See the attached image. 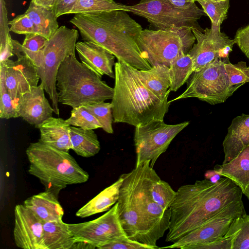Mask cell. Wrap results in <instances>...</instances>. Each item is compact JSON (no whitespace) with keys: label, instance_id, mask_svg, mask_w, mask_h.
I'll return each mask as SVG.
<instances>
[{"label":"cell","instance_id":"1","mask_svg":"<svg viewBox=\"0 0 249 249\" xmlns=\"http://www.w3.org/2000/svg\"><path fill=\"white\" fill-rule=\"evenodd\" d=\"M122 175L123 181L117 202L126 235L153 249H159L157 241L168 230L171 217L170 209H163L151 196V185L160 177L149 160Z\"/></svg>","mask_w":249,"mask_h":249},{"label":"cell","instance_id":"2","mask_svg":"<svg viewBox=\"0 0 249 249\" xmlns=\"http://www.w3.org/2000/svg\"><path fill=\"white\" fill-rule=\"evenodd\" d=\"M242 195L240 188L226 177L215 182L205 178L181 186L169 207L165 241L176 242L232 203L242 200Z\"/></svg>","mask_w":249,"mask_h":249},{"label":"cell","instance_id":"3","mask_svg":"<svg viewBox=\"0 0 249 249\" xmlns=\"http://www.w3.org/2000/svg\"><path fill=\"white\" fill-rule=\"evenodd\" d=\"M70 22L78 28L84 41L103 47L117 60L139 70L151 68L138 44L142 28L127 11L76 14Z\"/></svg>","mask_w":249,"mask_h":249},{"label":"cell","instance_id":"4","mask_svg":"<svg viewBox=\"0 0 249 249\" xmlns=\"http://www.w3.org/2000/svg\"><path fill=\"white\" fill-rule=\"evenodd\" d=\"M114 68L113 122L137 126L153 119L163 120L171 103L160 99L145 86L138 69L120 60Z\"/></svg>","mask_w":249,"mask_h":249},{"label":"cell","instance_id":"5","mask_svg":"<svg viewBox=\"0 0 249 249\" xmlns=\"http://www.w3.org/2000/svg\"><path fill=\"white\" fill-rule=\"evenodd\" d=\"M28 172L37 178L46 191L57 196L68 185L87 182L89 174L69 152L58 149L40 140L31 143L26 150Z\"/></svg>","mask_w":249,"mask_h":249},{"label":"cell","instance_id":"6","mask_svg":"<svg viewBox=\"0 0 249 249\" xmlns=\"http://www.w3.org/2000/svg\"><path fill=\"white\" fill-rule=\"evenodd\" d=\"M56 86L59 103L72 108L112 100L114 93L113 88L79 62L75 53L68 56L61 63Z\"/></svg>","mask_w":249,"mask_h":249},{"label":"cell","instance_id":"7","mask_svg":"<svg viewBox=\"0 0 249 249\" xmlns=\"http://www.w3.org/2000/svg\"><path fill=\"white\" fill-rule=\"evenodd\" d=\"M192 28L142 30L138 39L139 47L151 67L165 65L188 53L196 41Z\"/></svg>","mask_w":249,"mask_h":249},{"label":"cell","instance_id":"8","mask_svg":"<svg viewBox=\"0 0 249 249\" xmlns=\"http://www.w3.org/2000/svg\"><path fill=\"white\" fill-rule=\"evenodd\" d=\"M227 58H216L200 70L194 71L186 82L184 91L169 102L196 98L212 105L224 103L242 86L231 85L225 67Z\"/></svg>","mask_w":249,"mask_h":249},{"label":"cell","instance_id":"9","mask_svg":"<svg viewBox=\"0 0 249 249\" xmlns=\"http://www.w3.org/2000/svg\"><path fill=\"white\" fill-rule=\"evenodd\" d=\"M78 31L61 26L51 35L42 50L43 60L37 68L45 91L51 100L54 113L59 115L56 76L59 67L69 55L75 53Z\"/></svg>","mask_w":249,"mask_h":249},{"label":"cell","instance_id":"10","mask_svg":"<svg viewBox=\"0 0 249 249\" xmlns=\"http://www.w3.org/2000/svg\"><path fill=\"white\" fill-rule=\"evenodd\" d=\"M127 12L147 19L155 30L175 27H199L197 20L206 15L195 3L188 8H180L167 0H141L132 6L124 5Z\"/></svg>","mask_w":249,"mask_h":249},{"label":"cell","instance_id":"11","mask_svg":"<svg viewBox=\"0 0 249 249\" xmlns=\"http://www.w3.org/2000/svg\"><path fill=\"white\" fill-rule=\"evenodd\" d=\"M189 124V122L185 121L169 124L163 120L153 119L135 126V166L149 160L150 166L154 168L159 157L166 151L175 137Z\"/></svg>","mask_w":249,"mask_h":249},{"label":"cell","instance_id":"12","mask_svg":"<svg viewBox=\"0 0 249 249\" xmlns=\"http://www.w3.org/2000/svg\"><path fill=\"white\" fill-rule=\"evenodd\" d=\"M68 227L76 243H85L91 249H99L114 238L127 236L121 222L117 202L95 219L68 224Z\"/></svg>","mask_w":249,"mask_h":249},{"label":"cell","instance_id":"13","mask_svg":"<svg viewBox=\"0 0 249 249\" xmlns=\"http://www.w3.org/2000/svg\"><path fill=\"white\" fill-rule=\"evenodd\" d=\"M246 213L242 200L234 202L171 245L159 247V249H187L191 246L211 242L222 237L227 233L233 220Z\"/></svg>","mask_w":249,"mask_h":249},{"label":"cell","instance_id":"14","mask_svg":"<svg viewBox=\"0 0 249 249\" xmlns=\"http://www.w3.org/2000/svg\"><path fill=\"white\" fill-rule=\"evenodd\" d=\"M192 30L196 42L188 54L193 60L194 71L200 70L216 58L229 57L235 41L222 32L221 27L211 26L204 30L192 28Z\"/></svg>","mask_w":249,"mask_h":249},{"label":"cell","instance_id":"15","mask_svg":"<svg viewBox=\"0 0 249 249\" xmlns=\"http://www.w3.org/2000/svg\"><path fill=\"white\" fill-rule=\"evenodd\" d=\"M17 60L8 59L6 65L5 81L13 105L23 94L38 86L40 79L37 68L30 58L21 55Z\"/></svg>","mask_w":249,"mask_h":249},{"label":"cell","instance_id":"16","mask_svg":"<svg viewBox=\"0 0 249 249\" xmlns=\"http://www.w3.org/2000/svg\"><path fill=\"white\" fill-rule=\"evenodd\" d=\"M14 216L13 235L16 246L23 249H45L44 222L23 204L15 206Z\"/></svg>","mask_w":249,"mask_h":249},{"label":"cell","instance_id":"17","mask_svg":"<svg viewBox=\"0 0 249 249\" xmlns=\"http://www.w3.org/2000/svg\"><path fill=\"white\" fill-rule=\"evenodd\" d=\"M40 84L23 94L14 104L17 117H21L29 124L38 128L48 118L53 116L54 110L44 93Z\"/></svg>","mask_w":249,"mask_h":249},{"label":"cell","instance_id":"18","mask_svg":"<svg viewBox=\"0 0 249 249\" xmlns=\"http://www.w3.org/2000/svg\"><path fill=\"white\" fill-rule=\"evenodd\" d=\"M81 62L102 77L115 78V56L100 45L90 41H78L75 45Z\"/></svg>","mask_w":249,"mask_h":249},{"label":"cell","instance_id":"19","mask_svg":"<svg viewBox=\"0 0 249 249\" xmlns=\"http://www.w3.org/2000/svg\"><path fill=\"white\" fill-rule=\"evenodd\" d=\"M249 145V115L242 114L233 119L223 142L224 159L222 163L234 158Z\"/></svg>","mask_w":249,"mask_h":249},{"label":"cell","instance_id":"20","mask_svg":"<svg viewBox=\"0 0 249 249\" xmlns=\"http://www.w3.org/2000/svg\"><path fill=\"white\" fill-rule=\"evenodd\" d=\"M214 170L220 176L231 179L249 200V145L231 161L216 165Z\"/></svg>","mask_w":249,"mask_h":249},{"label":"cell","instance_id":"21","mask_svg":"<svg viewBox=\"0 0 249 249\" xmlns=\"http://www.w3.org/2000/svg\"><path fill=\"white\" fill-rule=\"evenodd\" d=\"M43 222L62 219L64 210L58 196L45 191L27 198L23 203Z\"/></svg>","mask_w":249,"mask_h":249},{"label":"cell","instance_id":"22","mask_svg":"<svg viewBox=\"0 0 249 249\" xmlns=\"http://www.w3.org/2000/svg\"><path fill=\"white\" fill-rule=\"evenodd\" d=\"M66 120L53 116L44 121L38 127L40 139L43 142L58 149L69 152L72 149L70 127Z\"/></svg>","mask_w":249,"mask_h":249},{"label":"cell","instance_id":"23","mask_svg":"<svg viewBox=\"0 0 249 249\" xmlns=\"http://www.w3.org/2000/svg\"><path fill=\"white\" fill-rule=\"evenodd\" d=\"M123 181V177L121 175L115 182L78 210L76 215L85 218L109 210L118 201Z\"/></svg>","mask_w":249,"mask_h":249},{"label":"cell","instance_id":"24","mask_svg":"<svg viewBox=\"0 0 249 249\" xmlns=\"http://www.w3.org/2000/svg\"><path fill=\"white\" fill-rule=\"evenodd\" d=\"M43 241L45 249H73L76 243L62 219L43 223Z\"/></svg>","mask_w":249,"mask_h":249},{"label":"cell","instance_id":"25","mask_svg":"<svg viewBox=\"0 0 249 249\" xmlns=\"http://www.w3.org/2000/svg\"><path fill=\"white\" fill-rule=\"evenodd\" d=\"M141 80L145 86L161 100H168L170 92V79L169 67L157 65L147 70H139Z\"/></svg>","mask_w":249,"mask_h":249},{"label":"cell","instance_id":"26","mask_svg":"<svg viewBox=\"0 0 249 249\" xmlns=\"http://www.w3.org/2000/svg\"><path fill=\"white\" fill-rule=\"evenodd\" d=\"M70 135L72 150L78 156L89 158L98 154L101 146L93 129L70 126Z\"/></svg>","mask_w":249,"mask_h":249},{"label":"cell","instance_id":"27","mask_svg":"<svg viewBox=\"0 0 249 249\" xmlns=\"http://www.w3.org/2000/svg\"><path fill=\"white\" fill-rule=\"evenodd\" d=\"M32 20L38 31V34L49 39L59 28L53 10H49L37 6L30 2L25 12Z\"/></svg>","mask_w":249,"mask_h":249},{"label":"cell","instance_id":"28","mask_svg":"<svg viewBox=\"0 0 249 249\" xmlns=\"http://www.w3.org/2000/svg\"><path fill=\"white\" fill-rule=\"evenodd\" d=\"M169 69L171 91L178 90L187 82L194 71L193 60L188 53L176 58L171 63Z\"/></svg>","mask_w":249,"mask_h":249},{"label":"cell","instance_id":"29","mask_svg":"<svg viewBox=\"0 0 249 249\" xmlns=\"http://www.w3.org/2000/svg\"><path fill=\"white\" fill-rule=\"evenodd\" d=\"M114 10L127 12L124 4L113 0H77L70 14L99 13Z\"/></svg>","mask_w":249,"mask_h":249},{"label":"cell","instance_id":"30","mask_svg":"<svg viewBox=\"0 0 249 249\" xmlns=\"http://www.w3.org/2000/svg\"><path fill=\"white\" fill-rule=\"evenodd\" d=\"M227 234L236 235L231 249H249V215L246 213L235 218Z\"/></svg>","mask_w":249,"mask_h":249},{"label":"cell","instance_id":"31","mask_svg":"<svg viewBox=\"0 0 249 249\" xmlns=\"http://www.w3.org/2000/svg\"><path fill=\"white\" fill-rule=\"evenodd\" d=\"M203 11L210 18L211 26L220 27L226 19L230 8V0L214 1L211 0H197Z\"/></svg>","mask_w":249,"mask_h":249},{"label":"cell","instance_id":"32","mask_svg":"<svg viewBox=\"0 0 249 249\" xmlns=\"http://www.w3.org/2000/svg\"><path fill=\"white\" fill-rule=\"evenodd\" d=\"M71 126L87 129L102 128V125L96 118L83 106L72 108L71 116L66 120Z\"/></svg>","mask_w":249,"mask_h":249},{"label":"cell","instance_id":"33","mask_svg":"<svg viewBox=\"0 0 249 249\" xmlns=\"http://www.w3.org/2000/svg\"><path fill=\"white\" fill-rule=\"evenodd\" d=\"M5 71V63L0 62V118L9 119L18 117L12 99L6 87Z\"/></svg>","mask_w":249,"mask_h":249},{"label":"cell","instance_id":"34","mask_svg":"<svg viewBox=\"0 0 249 249\" xmlns=\"http://www.w3.org/2000/svg\"><path fill=\"white\" fill-rule=\"evenodd\" d=\"M150 191L153 200L164 210L169 209L177 193L168 183L160 177L153 182Z\"/></svg>","mask_w":249,"mask_h":249},{"label":"cell","instance_id":"35","mask_svg":"<svg viewBox=\"0 0 249 249\" xmlns=\"http://www.w3.org/2000/svg\"><path fill=\"white\" fill-rule=\"evenodd\" d=\"M96 118L102 125L103 129L107 133L112 134L113 118L111 103L102 102L83 105Z\"/></svg>","mask_w":249,"mask_h":249},{"label":"cell","instance_id":"36","mask_svg":"<svg viewBox=\"0 0 249 249\" xmlns=\"http://www.w3.org/2000/svg\"><path fill=\"white\" fill-rule=\"evenodd\" d=\"M225 67L231 86L243 85L249 82V67L245 62L239 61L233 64L228 57L225 61Z\"/></svg>","mask_w":249,"mask_h":249},{"label":"cell","instance_id":"37","mask_svg":"<svg viewBox=\"0 0 249 249\" xmlns=\"http://www.w3.org/2000/svg\"><path fill=\"white\" fill-rule=\"evenodd\" d=\"M8 24L10 26L9 31L18 34H38L35 24L25 13L17 16L8 21Z\"/></svg>","mask_w":249,"mask_h":249},{"label":"cell","instance_id":"38","mask_svg":"<svg viewBox=\"0 0 249 249\" xmlns=\"http://www.w3.org/2000/svg\"><path fill=\"white\" fill-rule=\"evenodd\" d=\"M98 249H153L147 245L133 241L127 236L114 238Z\"/></svg>","mask_w":249,"mask_h":249},{"label":"cell","instance_id":"39","mask_svg":"<svg viewBox=\"0 0 249 249\" xmlns=\"http://www.w3.org/2000/svg\"><path fill=\"white\" fill-rule=\"evenodd\" d=\"M235 234H226L222 237L211 242L191 246L187 249H231L232 242Z\"/></svg>","mask_w":249,"mask_h":249},{"label":"cell","instance_id":"40","mask_svg":"<svg viewBox=\"0 0 249 249\" xmlns=\"http://www.w3.org/2000/svg\"><path fill=\"white\" fill-rule=\"evenodd\" d=\"M13 53L16 56L21 55L30 58L34 63L36 68L39 67L42 63L43 54L42 50L34 52L23 47L17 40L12 39Z\"/></svg>","mask_w":249,"mask_h":249},{"label":"cell","instance_id":"41","mask_svg":"<svg viewBox=\"0 0 249 249\" xmlns=\"http://www.w3.org/2000/svg\"><path fill=\"white\" fill-rule=\"evenodd\" d=\"M48 40L39 34H29L25 35L22 45L25 48L30 51L38 52L44 48Z\"/></svg>","mask_w":249,"mask_h":249},{"label":"cell","instance_id":"42","mask_svg":"<svg viewBox=\"0 0 249 249\" xmlns=\"http://www.w3.org/2000/svg\"><path fill=\"white\" fill-rule=\"evenodd\" d=\"M234 40L235 43L249 59V24L237 30Z\"/></svg>","mask_w":249,"mask_h":249},{"label":"cell","instance_id":"43","mask_svg":"<svg viewBox=\"0 0 249 249\" xmlns=\"http://www.w3.org/2000/svg\"><path fill=\"white\" fill-rule=\"evenodd\" d=\"M77 0H56L53 11L56 18L69 14Z\"/></svg>","mask_w":249,"mask_h":249},{"label":"cell","instance_id":"44","mask_svg":"<svg viewBox=\"0 0 249 249\" xmlns=\"http://www.w3.org/2000/svg\"><path fill=\"white\" fill-rule=\"evenodd\" d=\"M56 0H31V2L49 10H53Z\"/></svg>","mask_w":249,"mask_h":249},{"label":"cell","instance_id":"45","mask_svg":"<svg viewBox=\"0 0 249 249\" xmlns=\"http://www.w3.org/2000/svg\"><path fill=\"white\" fill-rule=\"evenodd\" d=\"M174 5L180 8H188L192 6L197 0H167Z\"/></svg>","mask_w":249,"mask_h":249},{"label":"cell","instance_id":"46","mask_svg":"<svg viewBox=\"0 0 249 249\" xmlns=\"http://www.w3.org/2000/svg\"><path fill=\"white\" fill-rule=\"evenodd\" d=\"M211 0L214 1H223V0Z\"/></svg>","mask_w":249,"mask_h":249}]
</instances>
